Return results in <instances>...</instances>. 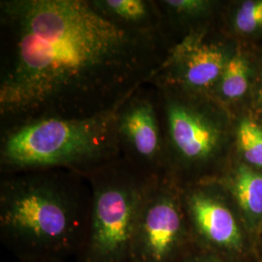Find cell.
Wrapping results in <instances>:
<instances>
[{"label":"cell","mask_w":262,"mask_h":262,"mask_svg":"<svg viewBox=\"0 0 262 262\" xmlns=\"http://www.w3.org/2000/svg\"><path fill=\"white\" fill-rule=\"evenodd\" d=\"M168 54L160 29L116 23L91 0H1V131L112 111Z\"/></svg>","instance_id":"6da1fadb"},{"label":"cell","mask_w":262,"mask_h":262,"mask_svg":"<svg viewBox=\"0 0 262 262\" xmlns=\"http://www.w3.org/2000/svg\"><path fill=\"white\" fill-rule=\"evenodd\" d=\"M92 204L88 177L68 169L1 175L0 240L19 262H74Z\"/></svg>","instance_id":"7a4b0ae2"},{"label":"cell","mask_w":262,"mask_h":262,"mask_svg":"<svg viewBox=\"0 0 262 262\" xmlns=\"http://www.w3.org/2000/svg\"><path fill=\"white\" fill-rule=\"evenodd\" d=\"M121 106L90 118L42 119L1 131V175L48 169L88 175L122 157L117 131Z\"/></svg>","instance_id":"3957f363"},{"label":"cell","mask_w":262,"mask_h":262,"mask_svg":"<svg viewBox=\"0 0 262 262\" xmlns=\"http://www.w3.org/2000/svg\"><path fill=\"white\" fill-rule=\"evenodd\" d=\"M85 176L92 204L84 244L74 262H129L134 227L152 177L122 157Z\"/></svg>","instance_id":"277c9868"},{"label":"cell","mask_w":262,"mask_h":262,"mask_svg":"<svg viewBox=\"0 0 262 262\" xmlns=\"http://www.w3.org/2000/svg\"><path fill=\"white\" fill-rule=\"evenodd\" d=\"M156 90L163 113L167 176L181 187L211 180L208 172L225 144L223 118L207 95L170 88Z\"/></svg>","instance_id":"5b68a950"},{"label":"cell","mask_w":262,"mask_h":262,"mask_svg":"<svg viewBox=\"0 0 262 262\" xmlns=\"http://www.w3.org/2000/svg\"><path fill=\"white\" fill-rule=\"evenodd\" d=\"M181 197L194 245L227 262L253 257L256 241L249 233L233 198L219 180L181 187Z\"/></svg>","instance_id":"8992f818"},{"label":"cell","mask_w":262,"mask_h":262,"mask_svg":"<svg viewBox=\"0 0 262 262\" xmlns=\"http://www.w3.org/2000/svg\"><path fill=\"white\" fill-rule=\"evenodd\" d=\"M193 246L181 187L168 176L152 177L134 227L129 262H179Z\"/></svg>","instance_id":"52a82bcc"},{"label":"cell","mask_w":262,"mask_h":262,"mask_svg":"<svg viewBox=\"0 0 262 262\" xmlns=\"http://www.w3.org/2000/svg\"><path fill=\"white\" fill-rule=\"evenodd\" d=\"M118 138L122 158L149 177L167 176L165 145L155 86L146 84L118 112Z\"/></svg>","instance_id":"ba28073f"},{"label":"cell","mask_w":262,"mask_h":262,"mask_svg":"<svg viewBox=\"0 0 262 262\" xmlns=\"http://www.w3.org/2000/svg\"><path fill=\"white\" fill-rule=\"evenodd\" d=\"M231 56L221 43L206 40L203 32H192L169 51L147 84L208 95L215 91Z\"/></svg>","instance_id":"9c48e42d"},{"label":"cell","mask_w":262,"mask_h":262,"mask_svg":"<svg viewBox=\"0 0 262 262\" xmlns=\"http://www.w3.org/2000/svg\"><path fill=\"white\" fill-rule=\"evenodd\" d=\"M219 181L233 198L244 225L256 241L262 233V171L240 163L225 181Z\"/></svg>","instance_id":"30bf717a"},{"label":"cell","mask_w":262,"mask_h":262,"mask_svg":"<svg viewBox=\"0 0 262 262\" xmlns=\"http://www.w3.org/2000/svg\"><path fill=\"white\" fill-rule=\"evenodd\" d=\"M105 17L123 26L140 29H160L158 4L145 0H91Z\"/></svg>","instance_id":"8fae6325"},{"label":"cell","mask_w":262,"mask_h":262,"mask_svg":"<svg viewBox=\"0 0 262 262\" xmlns=\"http://www.w3.org/2000/svg\"><path fill=\"white\" fill-rule=\"evenodd\" d=\"M250 84V64L240 53H235L225 66L215 91L226 100H237L247 93Z\"/></svg>","instance_id":"7c38bea8"},{"label":"cell","mask_w":262,"mask_h":262,"mask_svg":"<svg viewBox=\"0 0 262 262\" xmlns=\"http://www.w3.org/2000/svg\"><path fill=\"white\" fill-rule=\"evenodd\" d=\"M237 142L246 164L261 171V124L250 119L242 120L237 130Z\"/></svg>","instance_id":"4fadbf2b"},{"label":"cell","mask_w":262,"mask_h":262,"mask_svg":"<svg viewBox=\"0 0 262 262\" xmlns=\"http://www.w3.org/2000/svg\"><path fill=\"white\" fill-rule=\"evenodd\" d=\"M158 3L173 16L183 19L206 16L213 7V2L206 0H165Z\"/></svg>","instance_id":"5bb4252c"},{"label":"cell","mask_w":262,"mask_h":262,"mask_svg":"<svg viewBox=\"0 0 262 262\" xmlns=\"http://www.w3.org/2000/svg\"><path fill=\"white\" fill-rule=\"evenodd\" d=\"M234 24L242 33H253L262 28V0L245 1L236 13Z\"/></svg>","instance_id":"9a60e30c"},{"label":"cell","mask_w":262,"mask_h":262,"mask_svg":"<svg viewBox=\"0 0 262 262\" xmlns=\"http://www.w3.org/2000/svg\"><path fill=\"white\" fill-rule=\"evenodd\" d=\"M179 262H227L222 256L193 246Z\"/></svg>","instance_id":"2e32d148"},{"label":"cell","mask_w":262,"mask_h":262,"mask_svg":"<svg viewBox=\"0 0 262 262\" xmlns=\"http://www.w3.org/2000/svg\"><path fill=\"white\" fill-rule=\"evenodd\" d=\"M256 251L262 259V233L257 237L256 240Z\"/></svg>","instance_id":"e0dca14e"},{"label":"cell","mask_w":262,"mask_h":262,"mask_svg":"<svg viewBox=\"0 0 262 262\" xmlns=\"http://www.w3.org/2000/svg\"><path fill=\"white\" fill-rule=\"evenodd\" d=\"M258 102H259V106L262 111V84L260 89H259V94H258Z\"/></svg>","instance_id":"ac0fdd59"},{"label":"cell","mask_w":262,"mask_h":262,"mask_svg":"<svg viewBox=\"0 0 262 262\" xmlns=\"http://www.w3.org/2000/svg\"><path fill=\"white\" fill-rule=\"evenodd\" d=\"M25 262H66V261H56V260H37V261H25Z\"/></svg>","instance_id":"d6986e66"}]
</instances>
